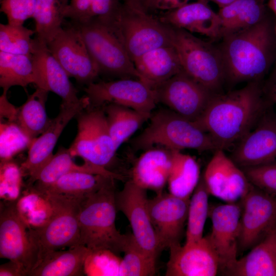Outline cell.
<instances>
[{
  "instance_id": "obj_1",
  "label": "cell",
  "mask_w": 276,
  "mask_h": 276,
  "mask_svg": "<svg viewBox=\"0 0 276 276\" xmlns=\"http://www.w3.org/2000/svg\"><path fill=\"white\" fill-rule=\"evenodd\" d=\"M270 103L260 82L225 94H214L203 113L193 122L211 136L218 149L236 145L254 127Z\"/></svg>"
},
{
  "instance_id": "obj_50",
  "label": "cell",
  "mask_w": 276,
  "mask_h": 276,
  "mask_svg": "<svg viewBox=\"0 0 276 276\" xmlns=\"http://www.w3.org/2000/svg\"><path fill=\"white\" fill-rule=\"evenodd\" d=\"M268 6L276 16V0H269Z\"/></svg>"
},
{
  "instance_id": "obj_51",
  "label": "cell",
  "mask_w": 276,
  "mask_h": 276,
  "mask_svg": "<svg viewBox=\"0 0 276 276\" xmlns=\"http://www.w3.org/2000/svg\"><path fill=\"white\" fill-rule=\"evenodd\" d=\"M274 35L276 39V24L275 25V26L274 27Z\"/></svg>"
},
{
  "instance_id": "obj_10",
  "label": "cell",
  "mask_w": 276,
  "mask_h": 276,
  "mask_svg": "<svg viewBox=\"0 0 276 276\" xmlns=\"http://www.w3.org/2000/svg\"><path fill=\"white\" fill-rule=\"evenodd\" d=\"M51 54L70 77L82 84L95 82L100 74L99 67L79 30L71 22L62 27L47 43Z\"/></svg>"
},
{
  "instance_id": "obj_36",
  "label": "cell",
  "mask_w": 276,
  "mask_h": 276,
  "mask_svg": "<svg viewBox=\"0 0 276 276\" xmlns=\"http://www.w3.org/2000/svg\"><path fill=\"white\" fill-rule=\"evenodd\" d=\"M210 195L201 175L190 199L185 243L196 242L203 237L204 227L209 214Z\"/></svg>"
},
{
  "instance_id": "obj_3",
  "label": "cell",
  "mask_w": 276,
  "mask_h": 276,
  "mask_svg": "<svg viewBox=\"0 0 276 276\" xmlns=\"http://www.w3.org/2000/svg\"><path fill=\"white\" fill-rule=\"evenodd\" d=\"M113 177H109L98 190L82 200L79 214L80 245L92 252L108 250L123 252L128 234H122L116 226L117 208Z\"/></svg>"
},
{
  "instance_id": "obj_15",
  "label": "cell",
  "mask_w": 276,
  "mask_h": 276,
  "mask_svg": "<svg viewBox=\"0 0 276 276\" xmlns=\"http://www.w3.org/2000/svg\"><path fill=\"white\" fill-rule=\"evenodd\" d=\"M148 200L146 190L131 179L127 181L123 189L116 194L117 210L127 218L135 241L156 261L161 251L149 216Z\"/></svg>"
},
{
  "instance_id": "obj_44",
  "label": "cell",
  "mask_w": 276,
  "mask_h": 276,
  "mask_svg": "<svg viewBox=\"0 0 276 276\" xmlns=\"http://www.w3.org/2000/svg\"><path fill=\"white\" fill-rule=\"evenodd\" d=\"M190 0H144L142 8L149 13L154 11H170L179 8ZM208 2V0H196Z\"/></svg>"
},
{
  "instance_id": "obj_40",
  "label": "cell",
  "mask_w": 276,
  "mask_h": 276,
  "mask_svg": "<svg viewBox=\"0 0 276 276\" xmlns=\"http://www.w3.org/2000/svg\"><path fill=\"white\" fill-rule=\"evenodd\" d=\"M241 168L251 185L276 197V161Z\"/></svg>"
},
{
  "instance_id": "obj_13",
  "label": "cell",
  "mask_w": 276,
  "mask_h": 276,
  "mask_svg": "<svg viewBox=\"0 0 276 276\" xmlns=\"http://www.w3.org/2000/svg\"><path fill=\"white\" fill-rule=\"evenodd\" d=\"M16 200L1 201L0 257L20 266L29 276L34 266L27 223Z\"/></svg>"
},
{
  "instance_id": "obj_37",
  "label": "cell",
  "mask_w": 276,
  "mask_h": 276,
  "mask_svg": "<svg viewBox=\"0 0 276 276\" xmlns=\"http://www.w3.org/2000/svg\"><path fill=\"white\" fill-rule=\"evenodd\" d=\"M35 31L23 25L7 23L0 24V51L6 53L32 56L35 51L37 41L32 36Z\"/></svg>"
},
{
  "instance_id": "obj_9",
  "label": "cell",
  "mask_w": 276,
  "mask_h": 276,
  "mask_svg": "<svg viewBox=\"0 0 276 276\" xmlns=\"http://www.w3.org/2000/svg\"><path fill=\"white\" fill-rule=\"evenodd\" d=\"M76 118L77 133L68 148L71 155L113 172L111 169L116 163L117 150L103 106L88 107Z\"/></svg>"
},
{
  "instance_id": "obj_39",
  "label": "cell",
  "mask_w": 276,
  "mask_h": 276,
  "mask_svg": "<svg viewBox=\"0 0 276 276\" xmlns=\"http://www.w3.org/2000/svg\"><path fill=\"white\" fill-rule=\"evenodd\" d=\"M31 139L15 122L5 121L0 124L1 163L11 160L16 154L29 149Z\"/></svg>"
},
{
  "instance_id": "obj_18",
  "label": "cell",
  "mask_w": 276,
  "mask_h": 276,
  "mask_svg": "<svg viewBox=\"0 0 276 276\" xmlns=\"http://www.w3.org/2000/svg\"><path fill=\"white\" fill-rule=\"evenodd\" d=\"M241 207L240 202L210 208L212 229L207 235L220 263L222 274L237 260Z\"/></svg>"
},
{
  "instance_id": "obj_34",
  "label": "cell",
  "mask_w": 276,
  "mask_h": 276,
  "mask_svg": "<svg viewBox=\"0 0 276 276\" xmlns=\"http://www.w3.org/2000/svg\"><path fill=\"white\" fill-rule=\"evenodd\" d=\"M70 0H37L33 18L36 38L47 45L62 27Z\"/></svg>"
},
{
  "instance_id": "obj_2",
  "label": "cell",
  "mask_w": 276,
  "mask_h": 276,
  "mask_svg": "<svg viewBox=\"0 0 276 276\" xmlns=\"http://www.w3.org/2000/svg\"><path fill=\"white\" fill-rule=\"evenodd\" d=\"M222 38L219 49L225 81L231 84L260 82L276 61L274 27L266 17L248 29Z\"/></svg>"
},
{
  "instance_id": "obj_6",
  "label": "cell",
  "mask_w": 276,
  "mask_h": 276,
  "mask_svg": "<svg viewBox=\"0 0 276 276\" xmlns=\"http://www.w3.org/2000/svg\"><path fill=\"white\" fill-rule=\"evenodd\" d=\"M106 25L119 38L132 61L149 51L172 44L171 26L140 8L122 2Z\"/></svg>"
},
{
  "instance_id": "obj_20",
  "label": "cell",
  "mask_w": 276,
  "mask_h": 276,
  "mask_svg": "<svg viewBox=\"0 0 276 276\" xmlns=\"http://www.w3.org/2000/svg\"><path fill=\"white\" fill-rule=\"evenodd\" d=\"M202 177L210 194L226 203L240 202L251 186L242 169L221 149L214 151Z\"/></svg>"
},
{
  "instance_id": "obj_42",
  "label": "cell",
  "mask_w": 276,
  "mask_h": 276,
  "mask_svg": "<svg viewBox=\"0 0 276 276\" xmlns=\"http://www.w3.org/2000/svg\"><path fill=\"white\" fill-rule=\"evenodd\" d=\"M1 11L7 17L8 23L23 25L35 13L37 0H0Z\"/></svg>"
},
{
  "instance_id": "obj_47",
  "label": "cell",
  "mask_w": 276,
  "mask_h": 276,
  "mask_svg": "<svg viewBox=\"0 0 276 276\" xmlns=\"http://www.w3.org/2000/svg\"><path fill=\"white\" fill-rule=\"evenodd\" d=\"M1 276H26L23 268L18 264L9 261L0 266Z\"/></svg>"
},
{
  "instance_id": "obj_21",
  "label": "cell",
  "mask_w": 276,
  "mask_h": 276,
  "mask_svg": "<svg viewBox=\"0 0 276 276\" xmlns=\"http://www.w3.org/2000/svg\"><path fill=\"white\" fill-rule=\"evenodd\" d=\"M169 249L166 276H215L220 271L219 259L207 236Z\"/></svg>"
},
{
  "instance_id": "obj_29",
  "label": "cell",
  "mask_w": 276,
  "mask_h": 276,
  "mask_svg": "<svg viewBox=\"0 0 276 276\" xmlns=\"http://www.w3.org/2000/svg\"><path fill=\"white\" fill-rule=\"evenodd\" d=\"M220 38L248 29L266 17L264 0H235L220 8Z\"/></svg>"
},
{
  "instance_id": "obj_12",
  "label": "cell",
  "mask_w": 276,
  "mask_h": 276,
  "mask_svg": "<svg viewBox=\"0 0 276 276\" xmlns=\"http://www.w3.org/2000/svg\"><path fill=\"white\" fill-rule=\"evenodd\" d=\"M153 89L157 103L192 122L203 113L216 94L183 71Z\"/></svg>"
},
{
  "instance_id": "obj_26",
  "label": "cell",
  "mask_w": 276,
  "mask_h": 276,
  "mask_svg": "<svg viewBox=\"0 0 276 276\" xmlns=\"http://www.w3.org/2000/svg\"><path fill=\"white\" fill-rule=\"evenodd\" d=\"M133 62L141 80L153 88L182 71L172 44L149 51Z\"/></svg>"
},
{
  "instance_id": "obj_33",
  "label": "cell",
  "mask_w": 276,
  "mask_h": 276,
  "mask_svg": "<svg viewBox=\"0 0 276 276\" xmlns=\"http://www.w3.org/2000/svg\"><path fill=\"white\" fill-rule=\"evenodd\" d=\"M37 74L32 56L0 51V86L8 91L13 86L36 85Z\"/></svg>"
},
{
  "instance_id": "obj_17",
  "label": "cell",
  "mask_w": 276,
  "mask_h": 276,
  "mask_svg": "<svg viewBox=\"0 0 276 276\" xmlns=\"http://www.w3.org/2000/svg\"><path fill=\"white\" fill-rule=\"evenodd\" d=\"M89 106V99L86 95L75 103H62L58 115L51 120L47 129L33 140L28 149L27 158L20 167L22 175L29 177V187L53 156L54 147L64 128L72 119Z\"/></svg>"
},
{
  "instance_id": "obj_22",
  "label": "cell",
  "mask_w": 276,
  "mask_h": 276,
  "mask_svg": "<svg viewBox=\"0 0 276 276\" xmlns=\"http://www.w3.org/2000/svg\"><path fill=\"white\" fill-rule=\"evenodd\" d=\"M208 2L197 1L177 9L165 11L159 19L163 22L191 33H196L212 39L220 38V21L218 13Z\"/></svg>"
},
{
  "instance_id": "obj_11",
  "label": "cell",
  "mask_w": 276,
  "mask_h": 276,
  "mask_svg": "<svg viewBox=\"0 0 276 276\" xmlns=\"http://www.w3.org/2000/svg\"><path fill=\"white\" fill-rule=\"evenodd\" d=\"M84 90L90 107L112 103L151 114L157 103L154 89L138 79L93 82L87 85Z\"/></svg>"
},
{
  "instance_id": "obj_48",
  "label": "cell",
  "mask_w": 276,
  "mask_h": 276,
  "mask_svg": "<svg viewBox=\"0 0 276 276\" xmlns=\"http://www.w3.org/2000/svg\"><path fill=\"white\" fill-rule=\"evenodd\" d=\"M144 1V0H121L123 3L141 9H142V6Z\"/></svg>"
},
{
  "instance_id": "obj_49",
  "label": "cell",
  "mask_w": 276,
  "mask_h": 276,
  "mask_svg": "<svg viewBox=\"0 0 276 276\" xmlns=\"http://www.w3.org/2000/svg\"><path fill=\"white\" fill-rule=\"evenodd\" d=\"M212 1L214 2V3L216 4L219 7L222 8L223 7L229 4L232 3L235 0H208Z\"/></svg>"
},
{
  "instance_id": "obj_19",
  "label": "cell",
  "mask_w": 276,
  "mask_h": 276,
  "mask_svg": "<svg viewBox=\"0 0 276 276\" xmlns=\"http://www.w3.org/2000/svg\"><path fill=\"white\" fill-rule=\"evenodd\" d=\"M190 199L162 192L148 200V209L160 251L180 244Z\"/></svg>"
},
{
  "instance_id": "obj_31",
  "label": "cell",
  "mask_w": 276,
  "mask_h": 276,
  "mask_svg": "<svg viewBox=\"0 0 276 276\" xmlns=\"http://www.w3.org/2000/svg\"><path fill=\"white\" fill-rule=\"evenodd\" d=\"M108 130L117 150L146 121L151 114L143 113L119 104L110 103L102 105Z\"/></svg>"
},
{
  "instance_id": "obj_25",
  "label": "cell",
  "mask_w": 276,
  "mask_h": 276,
  "mask_svg": "<svg viewBox=\"0 0 276 276\" xmlns=\"http://www.w3.org/2000/svg\"><path fill=\"white\" fill-rule=\"evenodd\" d=\"M249 252L238 259L224 275L276 276V222Z\"/></svg>"
},
{
  "instance_id": "obj_4",
  "label": "cell",
  "mask_w": 276,
  "mask_h": 276,
  "mask_svg": "<svg viewBox=\"0 0 276 276\" xmlns=\"http://www.w3.org/2000/svg\"><path fill=\"white\" fill-rule=\"evenodd\" d=\"M40 196L48 203L50 212L42 224L29 227L34 259L33 269L50 253L80 245L78 216L84 197L56 194Z\"/></svg>"
},
{
  "instance_id": "obj_5",
  "label": "cell",
  "mask_w": 276,
  "mask_h": 276,
  "mask_svg": "<svg viewBox=\"0 0 276 276\" xmlns=\"http://www.w3.org/2000/svg\"><path fill=\"white\" fill-rule=\"evenodd\" d=\"M148 126L130 141L134 150L154 146L170 150L192 149L199 152L218 149L211 136L193 122L168 109H161L150 118Z\"/></svg>"
},
{
  "instance_id": "obj_45",
  "label": "cell",
  "mask_w": 276,
  "mask_h": 276,
  "mask_svg": "<svg viewBox=\"0 0 276 276\" xmlns=\"http://www.w3.org/2000/svg\"><path fill=\"white\" fill-rule=\"evenodd\" d=\"M275 63L269 77L262 86L264 97L272 105L276 104V61Z\"/></svg>"
},
{
  "instance_id": "obj_38",
  "label": "cell",
  "mask_w": 276,
  "mask_h": 276,
  "mask_svg": "<svg viewBox=\"0 0 276 276\" xmlns=\"http://www.w3.org/2000/svg\"><path fill=\"white\" fill-rule=\"evenodd\" d=\"M121 259L119 275L148 276L155 273L156 261L151 259L139 245L132 233L128 238Z\"/></svg>"
},
{
  "instance_id": "obj_30",
  "label": "cell",
  "mask_w": 276,
  "mask_h": 276,
  "mask_svg": "<svg viewBox=\"0 0 276 276\" xmlns=\"http://www.w3.org/2000/svg\"><path fill=\"white\" fill-rule=\"evenodd\" d=\"M171 166L167 185L170 193L190 199L201 177L200 167L192 156L180 150H171Z\"/></svg>"
},
{
  "instance_id": "obj_32",
  "label": "cell",
  "mask_w": 276,
  "mask_h": 276,
  "mask_svg": "<svg viewBox=\"0 0 276 276\" xmlns=\"http://www.w3.org/2000/svg\"><path fill=\"white\" fill-rule=\"evenodd\" d=\"M49 91L37 87L26 101L17 108L16 123L32 140L41 134L49 126L51 120L47 114L45 103Z\"/></svg>"
},
{
  "instance_id": "obj_14",
  "label": "cell",
  "mask_w": 276,
  "mask_h": 276,
  "mask_svg": "<svg viewBox=\"0 0 276 276\" xmlns=\"http://www.w3.org/2000/svg\"><path fill=\"white\" fill-rule=\"evenodd\" d=\"M241 207L239 250L250 249L276 222V197L251 184L240 201Z\"/></svg>"
},
{
  "instance_id": "obj_7",
  "label": "cell",
  "mask_w": 276,
  "mask_h": 276,
  "mask_svg": "<svg viewBox=\"0 0 276 276\" xmlns=\"http://www.w3.org/2000/svg\"><path fill=\"white\" fill-rule=\"evenodd\" d=\"M172 27V44L182 71L213 93L225 81V71L219 48L183 29Z\"/></svg>"
},
{
  "instance_id": "obj_8",
  "label": "cell",
  "mask_w": 276,
  "mask_h": 276,
  "mask_svg": "<svg viewBox=\"0 0 276 276\" xmlns=\"http://www.w3.org/2000/svg\"><path fill=\"white\" fill-rule=\"evenodd\" d=\"M79 31L100 74L141 80L133 62L119 38L106 24L97 18L82 23L71 21Z\"/></svg>"
},
{
  "instance_id": "obj_28",
  "label": "cell",
  "mask_w": 276,
  "mask_h": 276,
  "mask_svg": "<svg viewBox=\"0 0 276 276\" xmlns=\"http://www.w3.org/2000/svg\"><path fill=\"white\" fill-rule=\"evenodd\" d=\"M91 251L84 245L58 250L45 256L29 276H79L85 272V265Z\"/></svg>"
},
{
  "instance_id": "obj_16",
  "label": "cell",
  "mask_w": 276,
  "mask_h": 276,
  "mask_svg": "<svg viewBox=\"0 0 276 276\" xmlns=\"http://www.w3.org/2000/svg\"><path fill=\"white\" fill-rule=\"evenodd\" d=\"M270 104L252 129L233 148L231 158L240 168L276 161V112Z\"/></svg>"
},
{
  "instance_id": "obj_24",
  "label": "cell",
  "mask_w": 276,
  "mask_h": 276,
  "mask_svg": "<svg viewBox=\"0 0 276 276\" xmlns=\"http://www.w3.org/2000/svg\"><path fill=\"white\" fill-rule=\"evenodd\" d=\"M171 161L170 149L152 147L146 150L135 162L130 179L143 189L160 194L167 184Z\"/></svg>"
},
{
  "instance_id": "obj_35",
  "label": "cell",
  "mask_w": 276,
  "mask_h": 276,
  "mask_svg": "<svg viewBox=\"0 0 276 276\" xmlns=\"http://www.w3.org/2000/svg\"><path fill=\"white\" fill-rule=\"evenodd\" d=\"M99 174L73 172L63 175L38 195L56 194L83 197L98 190L108 178Z\"/></svg>"
},
{
  "instance_id": "obj_46",
  "label": "cell",
  "mask_w": 276,
  "mask_h": 276,
  "mask_svg": "<svg viewBox=\"0 0 276 276\" xmlns=\"http://www.w3.org/2000/svg\"><path fill=\"white\" fill-rule=\"evenodd\" d=\"M7 91H3L0 97L1 119L6 118V121L14 122L17 108L11 104L7 98Z\"/></svg>"
},
{
  "instance_id": "obj_41",
  "label": "cell",
  "mask_w": 276,
  "mask_h": 276,
  "mask_svg": "<svg viewBox=\"0 0 276 276\" xmlns=\"http://www.w3.org/2000/svg\"><path fill=\"white\" fill-rule=\"evenodd\" d=\"M121 261V259L118 255L110 251L103 250L91 252L86 265L89 266V272L91 274L119 275Z\"/></svg>"
},
{
  "instance_id": "obj_27",
  "label": "cell",
  "mask_w": 276,
  "mask_h": 276,
  "mask_svg": "<svg viewBox=\"0 0 276 276\" xmlns=\"http://www.w3.org/2000/svg\"><path fill=\"white\" fill-rule=\"evenodd\" d=\"M73 157L68 149L59 148L37 174L30 187V190L39 194L61 176L73 172H85L110 176L116 179H123V176L120 173L88 163L84 162L82 165H77L74 162Z\"/></svg>"
},
{
  "instance_id": "obj_23",
  "label": "cell",
  "mask_w": 276,
  "mask_h": 276,
  "mask_svg": "<svg viewBox=\"0 0 276 276\" xmlns=\"http://www.w3.org/2000/svg\"><path fill=\"white\" fill-rule=\"evenodd\" d=\"M37 41L32 55L37 70L36 86L57 94L61 98L62 103L71 104L79 101L81 98H78V91L65 71L51 54L47 45Z\"/></svg>"
},
{
  "instance_id": "obj_43",
  "label": "cell",
  "mask_w": 276,
  "mask_h": 276,
  "mask_svg": "<svg viewBox=\"0 0 276 276\" xmlns=\"http://www.w3.org/2000/svg\"><path fill=\"white\" fill-rule=\"evenodd\" d=\"M22 176L20 167L11 160L1 163V192L11 189L17 193Z\"/></svg>"
}]
</instances>
